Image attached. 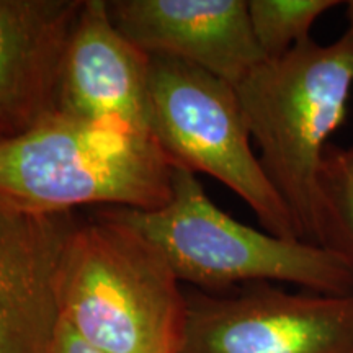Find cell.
Masks as SVG:
<instances>
[{
	"label": "cell",
	"mask_w": 353,
	"mask_h": 353,
	"mask_svg": "<svg viewBox=\"0 0 353 353\" xmlns=\"http://www.w3.org/2000/svg\"><path fill=\"white\" fill-rule=\"evenodd\" d=\"M50 353H107L101 352L99 348L92 347L90 343L82 341L79 335L61 321L59 329H57L56 339L52 342Z\"/></svg>",
	"instance_id": "obj_13"
},
{
	"label": "cell",
	"mask_w": 353,
	"mask_h": 353,
	"mask_svg": "<svg viewBox=\"0 0 353 353\" xmlns=\"http://www.w3.org/2000/svg\"><path fill=\"white\" fill-rule=\"evenodd\" d=\"M113 25L149 56L183 61L236 87L265 59L247 0H113Z\"/></svg>",
	"instance_id": "obj_8"
},
{
	"label": "cell",
	"mask_w": 353,
	"mask_h": 353,
	"mask_svg": "<svg viewBox=\"0 0 353 353\" xmlns=\"http://www.w3.org/2000/svg\"><path fill=\"white\" fill-rule=\"evenodd\" d=\"M99 216L143 232L165 254L180 281L208 291L250 283H291L327 294L353 293V272L321 245L259 231L224 213L196 174L174 170L162 208H103Z\"/></svg>",
	"instance_id": "obj_4"
},
{
	"label": "cell",
	"mask_w": 353,
	"mask_h": 353,
	"mask_svg": "<svg viewBox=\"0 0 353 353\" xmlns=\"http://www.w3.org/2000/svg\"><path fill=\"white\" fill-rule=\"evenodd\" d=\"M176 353H353V293H290L272 283L193 291Z\"/></svg>",
	"instance_id": "obj_6"
},
{
	"label": "cell",
	"mask_w": 353,
	"mask_h": 353,
	"mask_svg": "<svg viewBox=\"0 0 353 353\" xmlns=\"http://www.w3.org/2000/svg\"><path fill=\"white\" fill-rule=\"evenodd\" d=\"M174 170L151 134L54 112L0 138V210L59 214L105 205L154 211L170 201Z\"/></svg>",
	"instance_id": "obj_1"
},
{
	"label": "cell",
	"mask_w": 353,
	"mask_h": 353,
	"mask_svg": "<svg viewBox=\"0 0 353 353\" xmlns=\"http://www.w3.org/2000/svg\"><path fill=\"white\" fill-rule=\"evenodd\" d=\"M72 213L0 210V353H50L61 325L57 270Z\"/></svg>",
	"instance_id": "obj_9"
},
{
	"label": "cell",
	"mask_w": 353,
	"mask_h": 353,
	"mask_svg": "<svg viewBox=\"0 0 353 353\" xmlns=\"http://www.w3.org/2000/svg\"><path fill=\"white\" fill-rule=\"evenodd\" d=\"M317 193L316 245L337 255L353 272V145H327Z\"/></svg>",
	"instance_id": "obj_11"
},
{
	"label": "cell",
	"mask_w": 353,
	"mask_h": 353,
	"mask_svg": "<svg viewBox=\"0 0 353 353\" xmlns=\"http://www.w3.org/2000/svg\"><path fill=\"white\" fill-rule=\"evenodd\" d=\"M83 0H0V118L15 132L56 112L65 50Z\"/></svg>",
	"instance_id": "obj_10"
},
{
	"label": "cell",
	"mask_w": 353,
	"mask_h": 353,
	"mask_svg": "<svg viewBox=\"0 0 353 353\" xmlns=\"http://www.w3.org/2000/svg\"><path fill=\"white\" fill-rule=\"evenodd\" d=\"M347 20H348V28H347V34L353 38V0L352 2H347Z\"/></svg>",
	"instance_id": "obj_14"
},
{
	"label": "cell",
	"mask_w": 353,
	"mask_h": 353,
	"mask_svg": "<svg viewBox=\"0 0 353 353\" xmlns=\"http://www.w3.org/2000/svg\"><path fill=\"white\" fill-rule=\"evenodd\" d=\"M56 112L154 136L151 56L113 25L108 0H83L61 68Z\"/></svg>",
	"instance_id": "obj_7"
},
{
	"label": "cell",
	"mask_w": 353,
	"mask_h": 353,
	"mask_svg": "<svg viewBox=\"0 0 353 353\" xmlns=\"http://www.w3.org/2000/svg\"><path fill=\"white\" fill-rule=\"evenodd\" d=\"M337 0H247L252 33L265 59H278L307 39L317 19Z\"/></svg>",
	"instance_id": "obj_12"
},
{
	"label": "cell",
	"mask_w": 353,
	"mask_h": 353,
	"mask_svg": "<svg viewBox=\"0 0 353 353\" xmlns=\"http://www.w3.org/2000/svg\"><path fill=\"white\" fill-rule=\"evenodd\" d=\"M152 134L172 164L239 195L267 232L298 239L293 216L250 144L236 88L175 57L151 56Z\"/></svg>",
	"instance_id": "obj_5"
},
{
	"label": "cell",
	"mask_w": 353,
	"mask_h": 353,
	"mask_svg": "<svg viewBox=\"0 0 353 353\" xmlns=\"http://www.w3.org/2000/svg\"><path fill=\"white\" fill-rule=\"evenodd\" d=\"M12 134H15V131L12 130L8 123H6L2 118H0V138H6V136H12Z\"/></svg>",
	"instance_id": "obj_15"
},
{
	"label": "cell",
	"mask_w": 353,
	"mask_h": 353,
	"mask_svg": "<svg viewBox=\"0 0 353 353\" xmlns=\"http://www.w3.org/2000/svg\"><path fill=\"white\" fill-rule=\"evenodd\" d=\"M260 164L290 210L299 237L316 244L317 179L329 138L353 90V38L307 39L267 59L236 87Z\"/></svg>",
	"instance_id": "obj_3"
},
{
	"label": "cell",
	"mask_w": 353,
	"mask_h": 353,
	"mask_svg": "<svg viewBox=\"0 0 353 353\" xmlns=\"http://www.w3.org/2000/svg\"><path fill=\"white\" fill-rule=\"evenodd\" d=\"M61 321L107 353H176L187 294L165 254L143 232L97 216L77 224L57 270Z\"/></svg>",
	"instance_id": "obj_2"
}]
</instances>
